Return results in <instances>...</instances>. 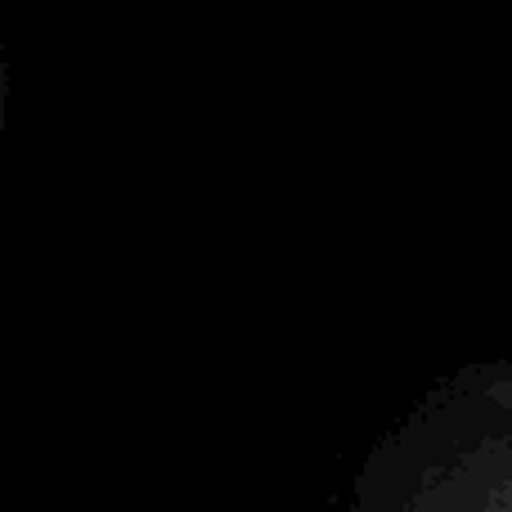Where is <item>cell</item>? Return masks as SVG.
I'll list each match as a JSON object with an SVG mask.
<instances>
[{"mask_svg": "<svg viewBox=\"0 0 512 512\" xmlns=\"http://www.w3.org/2000/svg\"><path fill=\"white\" fill-rule=\"evenodd\" d=\"M0 108H5V90H0Z\"/></svg>", "mask_w": 512, "mask_h": 512, "instance_id": "4", "label": "cell"}, {"mask_svg": "<svg viewBox=\"0 0 512 512\" xmlns=\"http://www.w3.org/2000/svg\"><path fill=\"white\" fill-rule=\"evenodd\" d=\"M355 512H495L445 454H427L405 468L396 450H382L355 490Z\"/></svg>", "mask_w": 512, "mask_h": 512, "instance_id": "1", "label": "cell"}, {"mask_svg": "<svg viewBox=\"0 0 512 512\" xmlns=\"http://www.w3.org/2000/svg\"><path fill=\"white\" fill-rule=\"evenodd\" d=\"M445 459L472 481V490L495 512H512V436L463 441L445 450Z\"/></svg>", "mask_w": 512, "mask_h": 512, "instance_id": "2", "label": "cell"}, {"mask_svg": "<svg viewBox=\"0 0 512 512\" xmlns=\"http://www.w3.org/2000/svg\"><path fill=\"white\" fill-rule=\"evenodd\" d=\"M463 400L481 405L486 414L512 418V364H481V369H468L459 382H454Z\"/></svg>", "mask_w": 512, "mask_h": 512, "instance_id": "3", "label": "cell"}]
</instances>
